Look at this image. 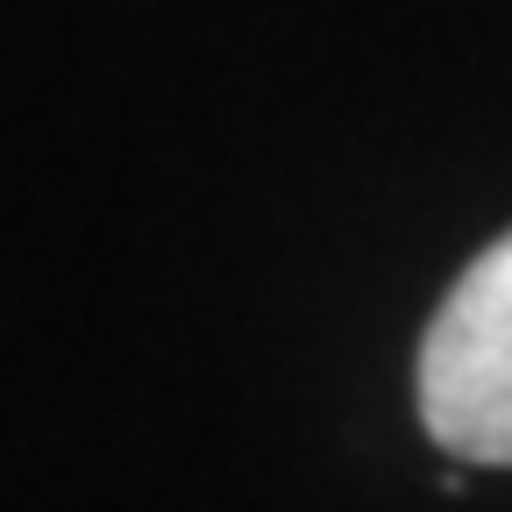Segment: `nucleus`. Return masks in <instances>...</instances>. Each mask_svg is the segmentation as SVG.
<instances>
[{
  "instance_id": "nucleus-1",
  "label": "nucleus",
  "mask_w": 512,
  "mask_h": 512,
  "mask_svg": "<svg viewBox=\"0 0 512 512\" xmlns=\"http://www.w3.org/2000/svg\"><path fill=\"white\" fill-rule=\"evenodd\" d=\"M420 420L456 463L512 470V235L470 256L420 342Z\"/></svg>"
}]
</instances>
